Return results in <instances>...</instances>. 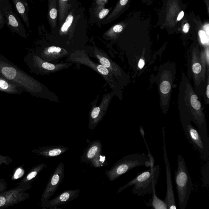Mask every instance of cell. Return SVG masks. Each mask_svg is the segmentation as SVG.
<instances>
[{
  "label": "cell",
  "mask_w": 209,
  "mask_h": 209,
  "mask_svg": "<svg viewBox=\"0 0 209 209\" xmlns=\"http://www.w3.org/2000/svg\"><path fill=\"white\" fill-rule=\"evenodd\" d=\"M92 51L94 57L98 60L101 65L109 70L115 79L116 78L119 82V79L123 77L125 75L122 69L110 59L108 54L103 50L97 47H94L92 48Z\"/></svg>",
  "instance_id": "cell-13"
},
{
  "label": "cell",
  "mask_w": 209,
  "mask_h": 209,
  "mask_svg": "<svg viewBox=\"0 0 209 209\" xmlns=\"http://www.w3.org/2000/svg\"><path fill=\"white\" fill-rule=\"evenodd\" d=\"M29 1L30 0H12L18 13L23 20L25 23L27 25V27H30L28 16V12L30 11L28 6Z\"/></svg>",
  "instance_id": "cell-19"
},
{
  "label": "cell",
  "mask_w": 209,
  "mask_h": 209,
  "mask_svg": "<svg viewBox=\"0 0 209 209\" xmlns=\"http://www.w3.org/2000/svg\"><path fill=\"white\" fill-rule=\"evenodd\" d=\"M27 191V189L18 186L0 193V209L7 208L27 199L30 196L26 192Z\"/></svg>",
  "instance_id": "cell-9"
},
{
  "label": "cell",
  "mask_w": 209,
  "mask_h": 209,
  "mask_svg": "<svg viewBox=\"0 0 209 209\" xmlns=\"http://www.w3.org/2000/svg\"><path fill=\"white\" fill-rule=\"evenodd\" d=\"M0 91L6 94H20L23 92V89L7 79L0 77Z\"/></svg>",
  "instance_id": "cell-20"
},
{
  "label": "cell",
  "mask_w": 209,
  "mask_h": 209,
  "mask_svg": "<svg viewBox=\"0 0 209 209\" xmlns=\"http://www.w3.org/2000/svg\"><path fill=\"white\" fill-rule=\"evenodd\" d=\"M161 92L163 94H168L171 90V86L170 83L167 80H164L162 82L160 87Z\"/></svg>",
  "instance_id": "cell-25"
},
{
  "label": "cell",
  "mask_w": 209,
  "mask_h": 209,
  "mask_svg": "<svg viewBox=\"0 0 209 209\" xmlns=\"http://www.w3.org/2000/svg\"><path fill=\"white\" fill-rule=\"evenodd\" d=\"M206 95H207V97L209 98V85H207V91H206Z\"/></svg>",
  "instance_id": "cell-40"
},
{
  "label": "cell",
  "mask_w": 209,
  "mask_h": 209,
  "mask_svg": "<svg viewBox=\"0 0 209 209\" xmlns=\"http://www.w3.org/2000/svg\"><path fill=\"white\" fill-rule=\"evenodd\" d=\"M184 16V12L183 11H181V12L179 13V14H178V18H177V20L179 21H180L183 18Z\"/></svg>",
  "instance_id": "cell-38"
},
{
  "label": "cell",
  "mask_w": 209,
  "mask_h": 209,
  "mask_svg": "<svg viewBox=\"0 0 209 209\" xmlns=\"http://www.w3.org/2000/svg\"><path fill=\"white\" fill-rule=\"evenodd\" d=\"M199 35L202 43L205 44L207 42L208 39H207V38L206 36L204 31H202V30H200L199 31Z\"/></svg>",
  "instance_id": "cell-32"
},
{
  "label": "cell",
  "mask_w": 209,
  "mask_h": 209,
  "mask_svg": "<svg viewBox=\"0 0 209 209\" xmlns=\"http://www.w3.org/2000/svg\"><path fill=\"white\" fill-rule=\"evenodd\" d=\"M114 94L113 92L104 94L100 104L98 107L96 105L95 100L92 103V108L89 113V129L94 130L102 119L106 114L109 104Z\"/></svg>",
  "instance_id": "cell-8"
},
{
  "label": "cell",
  "mask_w": 209,
  "mask_h": 209,
  "mask_svg": "<svg viewBox=\"0 0 209 209\" xmlns=\"http://www.w3.org/2000/svg\"><path fill=\"white\" fill-rule=\"evenodd\" d=\"M65 175V167L60 163L50 177L48 182L41 196V205L47 202L55 193L62 182Z\"/></svg>",
  "instance_id": "cell-11"
},
{
  "label": "cell",
  "mask_w": 209,
  "mask_h": 209,
  "mask_svg": "<svg viewBox=\"0 0 209 209\" xmlns=\"http://www.w3.org/2000/svg\"><path fill=\"white\" fill-rule=\"evenodd\" d=\"M57 16V11L56 8H52L50 11V16L52 19H55Z\"/></svg>",
  "instance_id": "cell-33"
},
{
  "label": "cell",
  "mask_w": 209,
  "mask_h": 209,
  "mask_svg": "<svg viewBox=\"0 0 209 209\" xmlns=\"http://www.w3.org/2000/svg\"><path fill=\"white\" fill-rule=\"evenodd\" d=\"M68 1V0H59L60 14L61 20H62V18L64 17L63 15L65 13V9L66 8L65 6Z\"/></svg>",
  "instance_id": "cell-29"
},
{
  "label": "cell",
  "mask_w": 209,
  "mask_h": 209,
  "mask_svg": "<svg viewBox=\"0 0 209 209\" xmlns=\"http://www.w3.org/2000/svg\"><path fill=\"white\" fill-rule=\"evenodd\" d=\"M24 174V170L23 167L19 166L18 167L14 170V172L12 176V180H15L21 178Z\"/></svg>",
  "instance_id": "cell-26"
},
{
  "label": "cell",
  "mask_w": 209,
  "mask_h": 209,
  "mask_svg": "<svg viewBox=\"0 0 209 209\" xmlns=\"http://www.w3.org/2000/svg\"><path fill=\"white\" fill-rule=\"evenodd\" d=\"M90 164L95 167H101L108 165L105 156L99 154L91 162Z\"/></svg>",
  "instance_id": "cell-22"
},
{
  "label": "cell",
  "mask_w": 209,
  "mask_h": 209,
  "mask_svg": "<svg viewBox=\"0 0 209 209\" xmlns=\"http://www.w3.org/2000/svg\"><path fill=\"white\" fill-rule=\"evenodd\" d=\"M145 65L144 60L143 59H141L138 62V66L139 68L142 69Z\"/></svg>",
  "instance_id": "cell-36"
},
{
  "label": "cell",
  "mask_w": 209,
  "mask_h": 209,
  "mask_svg": "<svg viewBox=\"0 0 209 209\" xmlns=\"http://www.w3.org/2000/svg\"><path fill=\"white\" fill-rule=\"evenodd\" d=\"M190 29V25L188 23H186L184 26L183 28V31L184 32L187 33L188 32Z\"/></svg>",
  "instance_id": "cell-37"
},
{
  "label": "cell",
  "mask_w": 209,
  "mask_h": 209,
  "mask_svg": "<svg viewBox=\"0 0 209 209\" xmlns=\"http://www.w3.org/2000/svg\"><path fill=\"white\" fill-rule=\"evenodd\" d=\"M102 144L100 140L93 141L84 151L81 158L83 163H91V162L99 154L101 153Z\"/></svg>",
  "instance_id": "cell-17"
},
{
  "label": "cell",
  "mask_w": 209,
  "mask_h": 209,
  "mask_svg": "<svg viewBox=\"0 0 209 209\" xmlns=\"http://www.w3.org/2000/svg\"><path fill=\"white\" fill-rule=\"evenodd\" d=\"M109 12V10L108 9H104L100 12L99 14V17L100 19L103 18L106 16Z\"/></svg>",
  "instance_id": "cell-34"
},
{
  "label": "cell",
  "mask_w": 209,
  "mask_h": 209,
  "mask_svg": "<svg viewBox=\"0 0 209 209\" xmlns=\"http://www.w3.org/2000/svg\"><path fill=\"white\" fill-rule=\"evenodd\" d=\"M74 17L73 15L70 14L68 16L66 21L62 26L61 29H60V34L62 35V34H65L67 31H68L70 26H71Z\"/></svg>",
  "instance_id": "cell-24"
},
{
  "label": "cell",
  "mask_w": 209,
  "mask_h": 209,
  "mask_svg": "<svg viewBox=\"0 0 209 209\" xmlns=\"http://www.w3.org/2000/svg\"><path fill=\"white\" fill-rule=\"evenodd\" d=\"M174 179L180 208L185 209L192 191V182L185 160L180 154L177 157V168L175 172Z\"/></svg>",
  "instance_id": "cell-3"
},
{
  "label": "cell",
  "mask_w": 209,
  "mask_h": 209,
  "mask_svg": "<svg viewBox=\"0 0 209 209\" xmlns=\"http://www.w3.org/2000/svg\"><path fill=\"white\" fill-rule=\"evenodd\" d=\"M0 8L3 12L6 25L12 33H16L24 38H27L26 29L19 18L14 12L9 0H0Z\"/></svg>",
  "instance_id": "cell-7"
},
{
  "label": "cell",
  "mask_w": 209,
  "mask_h": 209,
  "mask_svg": "<svg viewBox=\"0 0 209 209\" xmlns=\"http://www.w3.org/2000/svg\"><path fill=\"white\" fill-rule=\"evenodd\" d=\"M6 24V18L3 12L0 8V31L3 28Z\"/></svg>",
  "instance_id": "cell-30"
},
{
  "label": "cell",
  "mask_w": 209,
  "mask_h": 209,
  "mask_svg": "<svg viewBox=\"0 0 209 209\" xmlns=\"http://www.w3.org/2000/svg\"><path fill=\"white\" fill-rule=\"evenodd\" d=\"M113 30L115 32H121L122 31V30H123V27H122L121 26H120V25H116V26H115L113 27Z\"/></svg>",
  "instance_id": "cell-35"
},
{
  "label": "cell",
  "mask_w": 209,
  "mask_h": 209,
  "mask_svg": "<svg viewBox=\"0 0 209 209\" xmlns=\"http://www.w3.org/2000/svg\"><path fill=\"white\" fill-rule=\"evenodd\" d=\"M79 189L67 190L64 191L55 199L48 200L47 202L41 205L43 209H55L58 206L67 203L75 199L79 196Z\"/></svg>",
  "instance_id": "cell-14"
},
{
  "label": "cell",
  "mask_w": 209,
  "mask_h": 209,
  "mask_svg": "<svg viewBox=\"0 0 209 209\" xmlns=\"http://www.w3.org/2000/svg\"><path fill=\"white\" fill-rule=\"evenodd\" d=\"M12 162L13 160L10 157L0 155V166L3 164L10 165L12 163Z\"/></svg>",
  "instance_id": "cell-28"
},
{
  "label": "cell",
  "mask_w": 209,
  "mask_h": 209,
  "mask_svg": "<svg viewBox=\"0 0 209 209\" xmlns=\"http://www.w3.org/2000/svg\"><path fill=\"white\" fill-rule=\"evenodd\" d=\"M185 134L190 143L199 152L203 159L208 160L209 143L203 139L198 131L190 123L183 128Z\"/></svg>",
  "instance_id": "cell-10"
},
{
  "label": "cell",
  "mask_w": 209,
  "mask_h": 209,
  "mask_svg": "<svg viewBox=\"0 0 209 209\" xmlns=\"http://www.w3.org/2000/svg\"><path fill=\"white\" fill-rule=\"evenodd\" d=\"M68 54V52L65 49L52 46L45 48L41 53L40 56L43 59L50 62L62 58Z\"/></svg>",
  "instance_id": "cell-16"
},
{
  "label": "cell",
  "mask_w": 209,
  "mask_h": 209,
  "mask_svg": "<svg viewBox=\"0 0 209 209\" xmlns=\"http://www.w3.org/2000/svg\"><path fill=\"white\" fill-rule=\"evenodd\" d=\"M69 150L68 147L59 145L46 146L32 150L31 152L45 158L58 157Z\"/></svg>",
  "instance_id": "cell-15"
},
{
  "label": "cell",
  "mask_w": 209,
  "mask_h": 209,
  "mask_svg": "<svg viewBox=\"0 0 209 209\" xmlns=\"http://www.w3.org/2000/svg\"><path fill=\"white\" fill-rule=\"evenodd\" d=\"M128 0H121L120 4L122 6H124L128 2Z\"/></svg>",
  "instance_id": "cell-39"
},
{
  "label": "cell",
  "mask_w": 209,
  "mask_h": 209,
  "mask_svg": "<svg viewBox=\"0 0 209 209\" xmlns=\"http://www.w3.org/2000/svg\"><path fill=\"white\" fill-rule=\"evenodd\" d=\"M151 166L150 161L145 154H133L120 159L110 170L105 171V174L109 181H113L135 167Z\"/></svg>",
  "instance_id": "cell-4"
},
{
  "label": "cell",
  "mask_w": 209,
  "mask_h": 209,
  "mask_svg": "<svg viewBox=\"0 0 209 209\" xmlns=\"http://www.w3.org/2000/svg\"><path fill=\"white\" fill-rule=\"evenodd\" d=\"M0 77L23 89L33 96L57 102L58 97L42 83L24 72L0 54Z\"/></svg>",
  "instance_id": "cell-1"
},
{
  "label": "cell",
  "mask_w": 209,
  "mask_h": 209,
  "mask_svg": "<svg viewBox=\"0 0 209 209\" xmlns=\"http://www.w3.org/2000/svg\"><path fill=\"white\" fill-rule=\"evenodd\" d=\"M192 70L194 73L196 75V76H199V75L203 76V64L199 60H198V59H195L194 60L192 65Z\"/></svg>",
  "instance_id": "cell-23"
},
{
  "label": "cell",
  "mask_w": 209,
  "mask_h": 209,
  "mask_svg": "<svg viewBox=\"0 0 209 209\" xmlns=\"http://www.w3.org/2000/svg\"><path fill=\"white\" fill-rule=\"evenodd\" d=\"M163 137V159L166 166V177H167V193L165 201L167 206V209H176L175 200L174 193L173 185L171 176L170 166L166 150V140H165V128L163 127L162 129Z\"/></svg>",
  "instance_id": "cell-12"
},
{
  "label": "cell",
  "mask_w": 209,
  "mask_h": 209,
  "mask_svg": "<svg viewBox=\"0 0 209 209\" xmlns=\"http://www.w3.org/2000/svg\"><path fill=\"white\" fill-rule=\"evenodd\" d=\"M152 200L151 206L155 209H167V206L166 201L160 199L156 195L155 190L153 191Z\"/></svg>",
  "instance_id": "cell-21"
},
{
  "label": "cell",
  "mask_w": 209,
  "mask_h": 209,
  "mask_svg": "<svg viewBox=\"0 0 209 209\" xmlns=\"http://www.w3.org/2000/svg\"><path fill=\"white\" fill-rule=\"evenodd\" d=\"M7 188V182L5 179H0V193L6 191Z\"/></svg>",
  "instance_id": "cell-31"
},
{
  "label": "cell",
  "mask_w": 209,
  "mask_h": 209,
  "mask_svg": "<svg viewBox=\"0 0 209 209\" xmlns=\"http://www.w3.org/2000/svg\"><path fill=\"white\" fill-rule=\"evenodd\" d=\"M159 174V165L151 166L150 169L141 172L124 186L120 187L117 193H120L128 187L134 186L133 193L138 196L152 193L155 190Z\"/></svg>",
  "instance_id": "cell-2"
},
{
  "label": "cell",
  "mask_w": 209,
  "mask_h": 209,
  "mask_svg": "<svg viewBox=\"0 0 209 209\" xmlns=\"http://www.w3.org/2000/svg\"><path fill=\"white\" fill-rule=\"evenodd\" d=\"M47 166V165L46 163H41L32 167L25 177H24L23 179L21 180V182L17 184V185L21 187H25L27 190H30L32 187L31 185V182L36 179L41 171Z\"/></svg>",
  "instance_id": "cell-18"
},
{
  "label": "cell",
  "mask_w": 209,
  "mask_h": 209,
  "mask_svg": "<svg viewBox=\"0 0 209 209\" xmlns=\"http://www.w3.org/2000/svg\"><path fill=\"white\" fill-rule=\"evenodd\" d=\"M24 61L31 72L39 75H46L54 73L68 68L73 63L51 64L43 59L39 56L33 52L26 55Z\"/></svg>",
  "instance_id": "cell-6"
},
{
  "label": "cell",
  "mask_w": 209,
  "mask_h": 209,
  "mask_svg": "<svg viewBox=\"0 0 209 209\" xmlns=\"http://www.w3.org/2000/svg\"><path fill=\"white\" fill-rule=\"evenodd\" d=\"M69 59L71 62L86 65L96 72L103 77L111 88L113 90L114 94L118 96H119L121 91L119 85L113 74L107 68L100 64L93 62L84 51L77 50L71 53Z\"/></svg>",
  "instance_id": "cell-5"
},
{
  "label": "cell",
  "mask_w": 209,
  "mask_h": 209,
  "mask_svg": "<svg viewBox=\"0 0 209 209\" xmlns=\"http://www.w3.org/2000/svg\"><path fill=\"white\" fill-rule=\"evenodd\" d=\"M140 132L141 134L142 137H143V139L144 140V141L145 142L146 145L147 149H148V158H149L150 161L151 166H154V159L153 158V157H152V154H151V152H150L149 148H148V146L147 145L146 142L145 141V140L144 138V132L143 130V128H142V127H140ZM150 166V167H151Z\"/></svg>",
  "instance_id": "cell-27"
}]
</instances>
